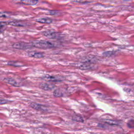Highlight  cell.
I'll use <instances>...</instances> for the list:
<instances>
[{
    "label": "cell",
    "mask_w": 134,
    "mask_h": 134,
    "mask_svg": "<svg viewBox=\"0 0 134 134\" xmlns=\"http://www.w3.org/2000/svg\"><path fill=\"white\" fill-rule=\"evenodd\" d=\"M34 47L43 49H47L54 48L57 47L56 44L50 41L46 40H42V41H36L31 43Z\"/></svg>",
    "instance_id": "1"
},
{
    "label": "cell",
    "mask_w": 134,
    "mask_h": 134,
    "mask_svg": "<svg viewBox=\"0 0 134 134\" xmlns=\"http://www.w3.org/2000/svg\"><path fill=\"white\" fill-rule=\"evenodd\" d=\"M13 48L17 49H21V50H27L30 49L32 47H34L32 44H30L26 43L24 42H19V43H15L13 44L12 45Z\"/></svg>",
    "instance_id": "2"
},
{
    "label": "cell",
    "mask_w": 134,
    "mask_h": 134,
    "mask_svg": "<svg viewBox=\"0 0 134 134\" xmlns=\"http://www.w3.org/2000/svg\"><path fill=\"white\" fill-rule=\"evenodd\" d=\"M43 35L45 37L50 39H59L61 37V35L57 32L52 30H46L43 32Z\"/></svg>",
    "instance_id": "3"
},
{
    "label": "cell",
    "mask_w": 134,
    "mask_h": 134,
    "mask_svg": "<svg viewBox=\"0 0 134 134\" xmlns=\"http://www.w3.org/2000/svg\"><path fill=\"white\" fill-rule=\"evenodd\" d=\"M30 106L35 110H37L39 111L42 112H47L48 111V108L46 106H44V105L40 104L39 103L32 102L30 104Z\"/></svg>",
    "instance_id": "4"
},
{
    "label": "cell",
    "mask_w": 134,
    "mask_h": 134,
    "mask_svg": "<svg viewBox=\"0 0 134 134\" xmlns=\"http://www.w3.org/2000/svg\"><path fill=\"white\" fill-rule=\"evenodd\" d=\"M42 79L44 80H46L48 81H50V82H61L63 80L62 78H61L60 77L57 76H52V75H46L44 76Z\"/></svg>",
    "instance_id": "5"
},
{
    "label": "cell",
    "mask_w": 134,
    "mask_h": 134,
    "mask_svg": "<svg viewBox=\"0 0 134 134\" xmlns=\"http://www.w3.org/2000/svg\"><path fill=\"white\" fill-rule=\"evenodd\" d=\"M40 89L45 91H51L56 88V86L53 84H49L48 83H42L39 84Z\"/></svg>",
    "instance_id": "6"
},
{
    "label": "cell",
    "mask_w": 134,
    "mask_h": 134,
    "mask_svg": "<svg viewBox=\"0 0 134 134\" xmlns=\"http://www.w3.org/2000/svg\"><path fill=\"white\" fill-rule=\"evenodd\" d=\"M4 81L6 83L9 84L11 86H13L14 87H21V85L20 84L19 82H18L17 81H16L14 79L12 78H6L4 79Z\"/></svg>",
    "instance_id": "7"
},
{
    "label": "cell",
    "mask_w": 134,
    "mask_h": 134,
    "mask_svg": "<svg viewBox=\"0 0 134 134\" xmlns=\"http://www.w3.org/2000/svg\"><path fill=\"white\" fill-rule=\"evenodd\" d=\"M28 56L31 57H34L35 58L37 59H40L43 58L45 57V55L43 53L39 52H35V51H30L28 53Z\"/></svg>",
    "instance_id": "8"
},
{
    "label": "cell",
    "mask_w": 134,
    "mask_h": 134,
    "mask_svg": "<svg viewBox=\"0 0 134 134\" xmlns=\"http://www.w3.org/2000/svg\"><path fill=\"white\" fill-rule=\"evenodd\" d=\"M7 64L9 66L15 67H21L24 66V64L22 62L17 61H10L7 62Z\"/></svg>",
    "instance_id": "9"
},
{
    "label": "cell",
    "mask_w": 134,
    "mask_h": 134,
    "mask_svg": "<svg viewBox=\"0 0 134 134\" xmlns=\"http://www.w3.org/2000/svg\"><path fill=\"white\" fill-rule=\"evenodd\" d=\"M38 3V0H21L20 3L22 4L34 5Z\"/></svg>",
    "instance_id": "10"
},
{
    "label": "cell",
    "mask_w": 134,
    "mask_h": 134,
    "mask_svg": "<svg viewBox=\"0 0 134 134\" xmlns=\"http://www.w3.org/2000/svg\"><path fill=\"white\" fill-rule=\"evenodd\" d=\"M36 21L40 23L49 24L52 22V19L49 18H39L36 19Z\"/></svg>",
    "instance_id": "11"
},
{
    "label": "cell",
    "mask_w": 134,
    "mask_h": 134,
    "mask_svg": "<svg viewBox=\"0 0 134 134\" xmlns=\"http://www.w3.org/2000/svg\"><path fill=\"white\" fill-rule=\"evenodd\" d=\"M9 24L11 25L14 26H18V27H24L26 26V24L24 22H18V21H12L9 22Z\"/></svg>",
    "instance_id": "12"
},
{
    "label": "cell",
    "mask_w": 134,
    "mask_h": 134,
    "mask_svg": "<svg viewBox=\"0 0 134 134\" xmlns=\"http://www.w3.org/2000/svg\"><path fill=\"white\" fill-rule=\"evenodd\" d=\"M53 95L55 97H59L63 96V93L59 89H56L53 92Z\"/></svg>",
    "instance_id": "13"
},
{
    "label": "cell",
    "mask_w": 134,
    "mask_h": 134,
    "mask_svg": "<svg viewBox=\"0 0 134 134\" xmlns=\"http://www.w3.org/2000/svg\"><path fill=\"white\" fill-rule=\"evenodd\" d=\"M72 120L75 121H77V122H80V123H84V119L82 117L79 115H74L72 117Z\"/></svg>",
    "instance_id": "14"
},
{
    "label": "cell",
    "mask_w": 134,
    "mask_h": 134,
    "mask_svg": "<svg viewBox=\"0 0 134 134\" xmlns=\"http://www.w3.org/2000/svg\"><path fill=\"white\" fill-rule=\"evenodd\" d=\"M10 102V101H9V100H4V99H1V104H7L8 103H9Z\"/></svg>",
    "instance_id": "15"
}]
</instances>
